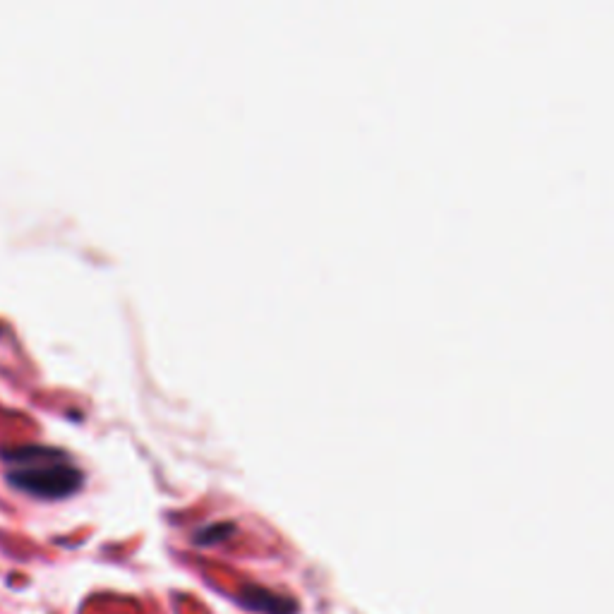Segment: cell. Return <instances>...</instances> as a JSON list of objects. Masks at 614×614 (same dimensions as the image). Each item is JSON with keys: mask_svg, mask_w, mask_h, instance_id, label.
Instances as JSON below:
<instances>
[{"mask_svg": "<svg viewBox=\"0 0 614 614\" xmlns=\"http://www.w3.org/2000/svg\"><path fill=\"white\" fill-rule=\"evenodd\" d=\"M0 459L5 478L15 490L39 499H65L75 495L84 483V475L63 449L46 444H20L3 447Z\"/></svg>", "mask_w": 614, "mask_h": 614, "instance_id": "6da1fadb", "label": "cell"}, {"mask_svg": "<svg viewBox=\"0 0 614 614\" xmlns=\"http://www.w3.org/2000/svg\"><path fill=\"white\" fill-rule=\"evenodd\" d=\"M240 605L248 607V610L262 612V614H296V603L284 598V595H276L267 588L260 586H245L238 595Z\"/></svg>", "mask_w": 614, "mask_h": 614, "instance_id": "7a4b0ae2", "label": "cell"}, {"mask_svg": "<svg viewBox=\"0 0 614 614\" xmlns=\"http://www.w3.org/2000/svg\"><path fill=\"white\" fill-rule=\"evenodd\" d=\"M231 533H233L231 523H219V526H209V528H204V531L197 533L195 543L197 545H212V543H219V540L228 538Z\"/></svg>", "mask_w": 614, "mask_h": 614, "instance_id": "3957f363", "label": "cell"}]
</instances>
